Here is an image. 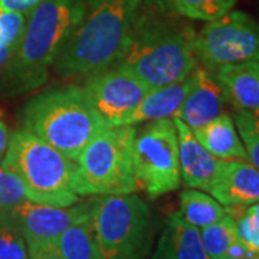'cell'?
<instances>
[{"label":"cell","mask_w":259,"mask_h":259,"mask_svg":"<svg viewBox=\"0 0 259 259\" xmlns=\"http://www.w3.org/2000/svg\"><path fill=\"white\" fill-rule=\"evenodd\" d=\"M141 0H88L54 62L62 78L102 72L120 62L140 15Z\"/></svg>","instance_id":"obj_1"},{"label":"cell","mask_w":259,"mask_h":259,"mask_svg":"<svg viewBox=\"0 0 259 259\" xmlns=\"http://www.w3.org/2000/svg\"><path fill=\"white\" fill-rule=\"evenodd\" d=\"M87 0H42L26 16L18 48L8 64L12 90L30 91L48 79V69L79 23Z\"/></svg>","instance_id":"obj_2"},{"label":"cell","mask_w":259,"mask_h":259,"mask_svg":"<svg viewBox=\"0 0 259 259\" xmlns=\"http://www.w3.org/2000/svg\"><path fill=\"white\" fill-rule=\"evenodd\" d=\"M194 35L192 29L173 22L139 15L117 65L133 71L151 90L185 81L199 66Z\"/></svg>","instance_id":"obj_3"},{"label":"cell","mask_w":259,"mask_h":259,"mask_svg":"<svg viewBox=\"0 0 259 259\" xmlns=\"http://www.w3.org/2000/svg\"><path fill=\"white\" fill-rule=\"evenodd\" d=\"M23 127L75 160L94 137L110 125L82 87L69 85L32 98L23 110Z\"/></svg>","instance_id":"obj_4"},{"label":"cell","mask_w":259,"mask_h":259,"mask_svg":"<svg viewBox=\"0 0 259 259\" xmlns=\"http://www.w3.org/2000/svg\"><path fill=\"white\" fill-rule=\"evenodd\" d=\"M0 166L20 179L30 202L58 207L79 202L75 192V160L66 157L25 127L9 137Z\"/></svg>","instance_id":"obj_5"},{"label":"cell","mask_w":259,"mask_h":259,"mask_svg":"<svg viewBox=\"0 0 259 259\" xmlns=\"http://www.w3.org/2000/svg\"><path fill=\"white\" fill-rule=\"evenodd\" d=\"M134 136L136 125H111L85 146L75 158L79 197L139 190L133 166Z\"/></svg>","instance_id":"obj_6"},{"label":"cell","mask_w":259,"mask_h":259,"mask_svg":"<svg viewBox=\"0 0 259 259\" xmlns=\"http://www.w3.org/2000/svg\"><path fill=\"white\" fill-rule=\"evenodd\" d=\"M91 219L102 259H146L151 252L153 214L137 194L95 197Z\"/></svg>","instance_id":"obj_7"},{"label":"cell","mask_w":259,"mask_h":259,"mask_svg":"<svg viewBox=\"0 0 259 259\" xmlns=\"http://www.w3.org/2000/svg\"><path fill=\"white\" fill-rule=\"evenodd\" d=\"M133 166L139 189L151 199L180 187L179 137L173 118L148 121L143 128H136Z\"/></svg>","instance_id":"obj_8"},{"label":"cell","mask_w":259,"mask_h":259,"mask_svg":"<svg viewBox=\"0 0 259 259\" xmlns=\"http://www.w3.org/2000/svg\"><path fill=\"white\" fill-rule=\"evenodd\" d=\"M194 51L206 69L259 61V22L241 10H229L194 35Z\"/></svg>","instance_id":"obj_9"},{"label":"cell","mask_w":259,"mask_h":259,"mask_svg":"<svg viewBox=\"0 0 259 259\" xmlns=\"http://www.w3.org/2000/svg\"><path fill=\"white\" fill-rule=\"evenodd\" d=\"M82 88L110 127L121 125L151 90L140 76L121 65L91 75Z\"/></svg>","instance_id":"obj_10"},{"label":"cell","mask_w":259,"mask_h":259,"mask_svg":"<svg viewBox=\"0 0 259 259\" xmlns=\"http://www.w3.org/2000/svg\"><path fill=\"white\" fill-rule=\"evenodd\" d=\"M94 199L85 203H75L68 207L35 203L23 200L12 209L2 210L10 216L25 236L26 243L54 242L72 223L93 212Z\"/></svg>","instance_id":"obj_11"},{"label":"cell","mask_w":259,"mask_h":259,"mask_svg":"<svg viewBox=\"0 0 259 259\" xmlns=\"http://www.w3.org/2000/svg\"><path fill=\"white\" fill-rule=\"evenodd\" d=\"M225 207L259 202V168L249 160H219L207 190Z\"/></svg>","instance_id":"obj_12"},{"label":"cell","mask_w":259,"mask_h":259,"mask_svg":"<svg viewBox=\"0 0 259 259\" xmlns=\"http://www.w3.org/2000/svg\"><path fill=\"white\" fill-rule=\"evenodd\" d=\"M228 98L222 85L212 71L197 66L193 72V85L175 117L192 130L200 128L225 112Z\"/></svg>","instance_id":"obj_13"},{"label":"cell","mask_w":259,"mask_h":259,"mask_svg":"<svg viewBox=\"0 0 259 259\" xmlns=\"http://www.w3.org/2000/svg\"><path fill=\"white\" fill-rule=\"evenodd\" d=\"M179 137V161L182 182L190 189L209 190L219 158L212 156L197 141L193 130L183 121L173 117Z\"/></svg>","instance_id":"obj_14"},{"label":"cell","mask_w":259,"mask_h":259,"mask_svg":"<svg viewBox=\"0 0 259 259\" xmlns=\"http://www.w3.org/2000/svg\"><path fill=\"white\" fill-rule=\"evenodd\" d=\"M212 72L235 111L259 110V61L225 65Z\"/></svg>","instance_id":"obj_15"},{"label":"cell","mask_w":259,"mask_h":259,"mask_svg":"<svg viewBox=\"0 0 259 259\" xmlns=\"http://www.w3.org/2000/svg\"><path fill=\"white\" fill-rule=\"evenodd\" d=\"M153 259H209L200 229L179 214L168 216L166 226L153 250Z\"/></svg>","instance_id":"obj_16"},{"label":"cell","mask_w":259,"mask_h":259,"mask_svg":"<svg viewBox=\"0 0 259 259\" xmlns=\"http://www.w3.org/2000/svg\"><path fill=\"white\" fill-rule=\"evenodd\" d=\"M193 85V74L185 81L150 90L139 107L130 114L121 125H136L146 121L173 118L180 110L186 95Z\"/></svg>","instance_id":"obj_17"},{"label":"cell","mask_w":259,"mask_h":259,"mask_svg":"<svg viewBox=\"0 0 259 259\" xmlns=\"http://www.w3.org/2000/svg\"><path fill=\"white\" fill-rule=\"evenodd\" d=\"M197 141L212 156L219 160H248L235 120L229 112H222L216 118L193 130Z\"/></svg>","instance_id":"obj_18"},{"label":"cell","mask_w":259,"mask_h":259,"mask_svg":"<svg viewBox=\"0 0 259 259\" xmlns=\"http://www.w3.org/2000/svg\"><path fill=\"white\" fill-rule=\"evenodd\" d=\"M91 213L72 223L54 241L65 259H102L95 239Z\"/></svg>","instance_id":"obj_19"},{"label":"cell","mask_w":259,"mask_h":259,"mask_svg":"<svg viewBox=\"0 0 259 259\" xmlns=\"http://www.w3.org/2000/svg\"><path fill=\"white\" fill-rule=\"evenodd\" d=\"M177 213L186 222L196 226L197 229H203L222 219L228 210L210 194L189 187L180 194V210Z\"/></svg>","instance_id":"obj_20"},{"label":"cell","mask_w":259,"mask_h":259,"mask_svg":"<svg viewBox=\"0 0 259 259\" xmlns=\"http://www.w3.org/2000/svg\"><path fill=\"white\" fill-rule=\"evenodd\" d=\"M200 235L209 259L225 258L229 246L239 238L236 222L229 213H226L218 222L200 229Z\"/></svg>","instance_id":"obj_21"},{"label":"cell","mask_w":259,"mask_h":259,"mask_svg":"<svg viewBox=\"0 0 259 259\" xmlns=\"http://www.w3.org/2000/svg\"><path fill=\"white\" fill-rule=\"evenodd\" d=\"M168 9L193 20L212 22L235 8L238 0H163Z\"/></svg>","instance_id":"obj_22"},{"label":"cell","mask_w":259,"mask_h":259,"mask_svg":"<svg viewBox=\"0 0 259 259\" xmlns=\"http://www.w3.org/2000/svg\"><path fill=\"white\" fill-rule=\"evenodd\" d=\"M0 259H29L28 243L18 225L0 210Z\"/></svg>","instance_id":"obj_23"},{"label":"cell","mask_w":259,"mask_h":259,"mask_svg":"<svg viewBox=\"0 0 259 259\" xmlns=\"http://www.w3.org/2000/svg\"><path fill=\"white\" fill-rule=\"evenodd\" d=\"M233 120L248 160L259 168V110L235 111Z\"/></svg>","instance_id":"obj_24"},{"label":"cell","mask_w":259,"mask_h":259,"mask_svg":"<svg viewBox=\"0 0 259 259\" xmlns=\"http://www.w3.org/2000/svg\"><path fill=\"white\" fill-rule=\"evenodd\" d=\"M26 199L23 183L16 175L0 166V210H8Z\"/></svg>","instance_id":"obj_25"},{"label":"cell","mask_w":259,"mask_h":259,"mask_svg":"<svg viewBox=\"0 0 259 259\" xmlns=\"http://www.w3.org/2000/svg\"><path fill=\"white\" fill-rule=\"evenodd\" d=\"M29 259H65L55 242H37L28 245Z\"/></svg>","instance_id":"obj_26"},{"label":"cell","mask_w":259,"mask_h":259,"mask_svg":"<svg viewBox=\"0 0 259 259\" xmlns=\"http://www.w3.org/2000/svg\"><path fill=\"white\" fill-rule=\"evenodd\" d=\"M259 255V250L250 248L242 239H236L229 246L223 259H255Z\"/></svg>","instance_id":"obj_27"},{"label":"cell","mask_w":259,"mask_h":259,"mask_svg":"<svg viewBox=\"0 0 259 259\" xmlns=\"http://www.w3.org/2000/svg\"><path fill=\"white\" fill-rule=\"evenodd\" d=\"M40 2L42 0H0V8L28 16Z\"/></svg>","instance_id":"obj_28"},{"label":"cell","mask_w":259,"mask_h":259,"mask_svg":"<svg viewBox=\"0 0 259 259\" xmlns=\"http://www.w3.org/2000/svg\"><path fill=\"white\" fill-rule=\"evenodd\" d=\"M8 141H9V131L5 122L0 121V158L3 157L6 147H8Z\"/></svg>","instance_id":"obj_29"},{"label":"cell","mask_w":259,"mask_h":259,"mask_svg":"<svg viewBox=\"0 0 259 259\" xmlns=\"http://www.w3.org/2000/svg\"><path fill=\"white\" fill-rule=\"evenodd\" d=\"M255 259H259V255H258V256H256V258H255Z\"/></svg>","instance_id":"obj_30"}]
</instances>
